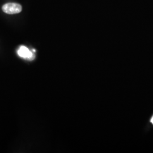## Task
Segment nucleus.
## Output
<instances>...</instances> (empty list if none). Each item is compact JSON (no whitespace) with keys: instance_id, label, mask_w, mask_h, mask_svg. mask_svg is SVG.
I'll return each mask as SVG.
<instances>
[{"instance_id":"3","label":"nucleus","mask_w":153,"mask_h":153,"mask_svg":"<svg viewBox=\"0 0 153 153\" xmlns=\"http://www.w3.org/2000/svg\"><path fill=\"white\" fill-rule=\"evenodd\" d=\"M150 121H151V123H152L153 124V116L152 117V118L151 119V120H150Z\"/></svg>"},{"instance_id":"1","label":"nucleus","mask_w":153,"mask_h":153,"mask_svg":"<svg viewBox=\"0 0 153 153\" xmlns=\"http://www.w3.org/2000/svg\"><path fill=\"white\" fill-rule=\"evenodd\" d=\"M22 7L20 4L16 3H7L2 6V10L8 14H18L21 12Z\"/></svg>"},{"instance_id":"2","label":"nucleus","mask_w":153,"mask_h":153,"mask_svg":"<svg viewBox=\"0 0 153 153\" xmlns=\"http://www.w3.org/2000/svg\"><path fill=\"white\" fill-rule=\"evenodd\" d=\"M17 53L20 57L25 59L33 60L35 58V56L33 52L30 51L26 47L23 45L19 47L17 51Z\"/></svg>"}]
</instances>
